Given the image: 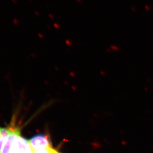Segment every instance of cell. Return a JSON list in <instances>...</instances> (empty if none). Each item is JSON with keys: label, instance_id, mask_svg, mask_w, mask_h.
<instances>
[{"label": "cell", "instance_id": "6da1fadb", "mask_svg": "<svg viewBox=\"0 0 153 153\" xmlns=\"http://www.w3.org/2000/svg\"><path fill=\"white\" fill-rule=\"evenodd\" d=\"M1 153H33L29 141L23 138L19 130L13 128L6 139Z\"/></svg>", "mask_w": 153, "mask_h": 153}, {"label": "cell", "instance_id": "5b68a950", "mask_svg": "<svg viewBox=\"0 0 153 153\" xmlns=\"http://www.w3.org/2000/svg\"><path fill=\"white\" fill-rule=\"evenodd\" d=\"M0 129H1V127H0Z\"/></svg>", "mask_w": 153, "mask_h": 153}, {"label": "cell", "instance_id": "7a4b0ae2", "mask_svg": "<svg viewBox=\"0 0 153 153\" xmlns=\"http://www.w3.org/2000/svg\"><path fill=\"white\" fill-rule=\"evenodd\" d=\"M28 141L33 153H35L39 151L48 150L52 148L49 138L48 136L45 135H37Z\"/></svg>", "mask_w": 153, "mask_h": 153}, {"label": "cell", "instance_id": "277c9868", "mask_svg": "<svg viewBox=\"0 0 153 153\" xmlns=\"http://www.w3.org/2000/svg\"><path fill=\"white\" fill-rule=\"evenodd\" d=\"M35 153H59L56 150L53 149V148H49L48 150H43L39 151Z\"/></svg>", "mask_w": 153, "mask_h": 153}, {"label": "cell", "instance_id": "3957f363", "mask_svg": "<svg viewBox=\"0 0 153 153\" xmlns=\"http://www.w3.org/2000/svg\"><path fill=\"white\" fill-rule=\"evenodd\" d=\"M13 128H1L0 129V153H1L3 146L7 136L12 131Z\"/></svg>", "mask_w": 153, "mask_h": 153}]
</instances>
